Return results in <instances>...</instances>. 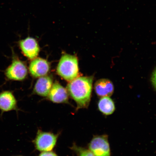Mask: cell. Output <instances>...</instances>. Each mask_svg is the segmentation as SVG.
<instances>
[{
  "label": "cell",
  "mask_w": 156,
  "mask_h": 156,
  "mask_svg": "<svg viewBox=\"0 0 156 156\" xmlns=\"http://www.w3.org/2000/svg\"><path fill=\"white\" fill-rule=\"evenodd\" d=\"M99 111L106 115H112L115 110L114 101L109 97H102L98 103Z\"/></svg>",
  "instance_id": "cell-12"
},
{
  "label": "cell",
  "mask_w": 156,
  "mask_h": 156,
  "mask_svg": "<svg viewBox=\"0 0 156 156\" xmlns=\"http://www.w3.org/2000/svg\"><path fill=\"white\" fill-rule=\"evenodd\" d=\"M50 69L49 63L46 60L42 58H35L29 64V73L34 77H40L46 76L48 73Z\"/></svg>",
  "instance_id": "cell-8"
},
{
  "label": "cell",
  "mask_w": 156,
  "mask_h": 156,
  "mask_svg": "<svg viewBox=\"0 0 156 156\" xmlns=\"http://www.w3.org/2000/svg\"><path fill=\"white\" fill-rule=\"evenodd\" d=\"M93 76L80 77L68 83L67 89L68 94L77 104V109L87 108L90 102Z\"/></svg>",
  "instance_id": "cell-1"
},
{
  "label": "cell",
  "mask_w": 156,
  "mask_h": 156,
  "mask_svg": "<svg viewBox=\"0 0 156 156\" xmlns=\"http://www.w3.org/2000/svg\"><path fill=\"white\" fill-rule=\"evenodd\" d=\"M5 75L7 80L22 81L28 75V68L26 64L22 61L12 49V62L5 70Z\"/></svg>",
  "instance_id": "cell-3"
},
{
  "label": "cell",
  "mask_w": 156,
  "mask_h": 156,
  "mask_svg": "<svg viewBox=\"0 0 156 156\" xmlns=\"http://www.w3.org/2000/svg\"><path fill=\"white\" fill-rule=\"evenodd\" d=\"M19 110L17 101L12 91L3 90L0 93V111L1 116L5 112L13 111L18 112Z\"/></svg>",
  "instance_id": "cell-7"
},
{
  "label": "cell",
  "mask_w": 156,
  "mask_h": 156,
  "mask_svg": "<svg viewBox=\"0 0 156 156\" xmlns=\"http://www.w3.org/2000/svg\"></svg>",
  "instance_id": "cell-16"
},
{
  "label": "cell",
  "mask_w": 156,
  "mask_h": 156,
  "mask_svg": "<svg viewBox=\"0 0 156 156\" xmlns=\"http://www.w3.org/2000/svg\"><path fill=\"white\" fill-rule=\"evenodd\" d=\"M48 98L55 103H66L68 102V93L67 90L55 81L52 85L48 95Z\"/></svg>",
  "instance_id": "cell-9"
},
{
  "label": "cell",
  "mask_w": 156,
  "mask_h": 156,
  "mask_svg": "<svg viewBox=\"0 0 156 156\" xmlns=\"http://www.w3.org/2000/svg\"><path fill=\"white\" fill-rule=\"evenodd\" d=\"M53 85V80L49 76L40 77L37 81L33 93L40 96L47 97Z\"/></svg>",
  "instance_id": "cell-10"
},
{
  "label": "cell",
  "mask_w": 156,
  "mask_h": 156,
  "mask_svg": "<svg viewBox=\"0 0 156 156\" xmlns=\"http://www.w3.org/2000/svg\"><path fill=\"white\" fill-rule=\"evenodd\" d=\"M73 149L79 156H95L90 150L74 145Z\"/></svg>",
  "instance_id": "cell-13"
},
{
  "label": "cell",
  "mask_w": 156,
  "mask_h": 156,
  "mask_svg": "<svg viewBox=\"0 0 156 156\" xmlns=\"http://www.w3.org/2000/svg\"><path fill=\"white\" fill-rule=\"evenodd\" d=\"M18 46L23 54L29 59L36 58L40 52L38 42L35 39L30 37L20 41Z\"/></svg>",
  "instance_id": "cell-6"
},
{
  "label": "cell",
  "mask_w": 156,
  "mask_h": 156,
  "mask_svg": "<svg viewBox=\"0 0 156 156\" xmlns=\"http://www.w3.org/2000/svg\"><path fill=\"white\" fill-rule=\"evenodd\" d=\"M94 89L97 94L101 97H110L114 91V86L112 82L107 79L97 81L95 83Z\"/></svg>",
  "instance_id": "cell-11"
},
{
  "label": "cell",
  "mask_w": 156,
  "mask_h": 156,
  "mask_svg": "<svg viewBox=\"0 0 156 156\" xmlns=\"http://www.w3.org/2000/svg\"><path fill=\"white\" fill-rule=\"evenodd\" d=\"M58 75L67 81H71L78 77L79 64L76 56L68 54L62 56L57 68Z\"/></svg>",
  "instance_id": "cell-2"
},
{
  "label": "cell",
  "mask_w": 156,
  "mask_h": 156,
  "mask_svg": "<svg viewBox=\"0 0 156 156\" xmlns=\"http://www.w3.org/2000/svg\"><path fill=\"white\" fill-rule=\"evenodd\" d=\"M151 81L154 87L156 89V68L154 71L151 77Z\"/></svg>",
  "instance_id": "cell-15"
},
{
  "label": "cell",
  "mask_w": 156,
  "mask_h": 156,
  "mask_svg": "<svg viewBox=\"0 0 156 156\" xmlns=\"http://www.w3.org/2000/svg\"><path fill=\"white\" fill-rule=\"evenodd\" d=\"M39 156H58L55 153L52 151L43 152Z\"/></svg>",
  "instance_id": "cell-14"
},
{
  "label": "cell",
  "mask_w": 156,
  "mask_h": 156,
  "mask_svg": "<svg viewBox=\"0 0 156 156\" xmlns=\"http://www.w3.org/2000/svg\"><path fill=\"white\" fill-rule=\"evenodd\" d=\"M58 137V135L39 130L34 141L35 147L40 151H51L55 146Z\"/></svg>",
  "instance_id": "cell-4"
},
{
  "label": "cell",
  "mask_w": 156,
  "mask_h": 156,
  "mask_svg": "<svg viewBox=\"0 0 156 156\" xmlns=\"http://www.w3.org/2000/svg\"><path fill=\"white\" fill-rule=\"evenodd\" d=\"M89 148L95 156H111L110 145L106 136H94L89 144Z\"/></svg>",
  "instance_id": "cell-5"
}]
</instances>
